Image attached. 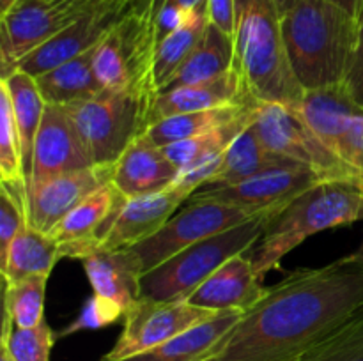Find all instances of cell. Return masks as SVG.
<instances>
[{"label":"cell","mask_w":363,"mask_h":361,"mask_svg":"<svg viewBox=\"0 0 363 361\" xmlns=\"http://www.w3.org/2000/svg\"><path fill=\"white\" fill-rule=\"evenodd\" d=\"M363 303V268L350 255L296 269L245 310L204 361H303Z\"/></svg>","instance_id":"obj_1"},{"label":"cell","mask_w":363,"mask_h":361,"mask_svg":"<svg viewBox=\"0 0 363 361\" xmlns=\"http://www.w3.org/2000/svg\"><path fill=\"white\" fill-rule=\"evenodd\" d=\"M287 59L298 84H344L358 39V21L332 0H298L282 16Z\"/></svg>","instance_id":"obj_2"},{"label":"cell","mask_w":363,"mask_h":361,"mask_svg":"<svg viewBox=\"0 0 363 361\" xmlns=\"http://www.w3.org/2000/svg\"><path fill=\"white\" fill-rule=\"evenodd\" d=\"M233 45V69L250 101L298 106L305 88L291 69L275 0H236Z\"/></svg>","instance_id":"obj_3"},{"label":"cell","mask_w":363,"mask_h":361,"mask_svg":"<svg viewBox=\"0 0 363 361\" xmlns=\"http://www.w3.org/2000/svg\"><path fill=\"white\" fill-rule=\"evenodd\" d=\"M363 219V184L357 180H319L268 218L250 260L259 278L277 269L286 255L307 237Z\"/></svg>","instance_id":"obj_4"},{"label":"cell","mask_w":363,"mask_h":361,"mask_svg":"<svg viewBox=\"0 0 363 361\" xmlns=\"http://www.w3.org/2000/svg\"><path fill=\"white\" fill-rule=\"evenodd\" d=\"M158 94L149 81L121 91L105 88L94 98L64 106L96 166H113L138 137L147 133Z\"/></svg>","instance_id":"obj_5"},{"label":"cell","mask_w":363,"mask_h":361,"mask_svg":"<svg viewBox=\"0 0 363 361\" xmlns=\"http://www.w3.org/2000/svg\"><path fill=\"white\" fill-rule=\"evenodd\" d=\"M273 214L257 216L229 230L206 237L170 257L140 278V297L155 301H186L229 258L250 251Z\"/></svg>","instance_id":"obj_6"},{"label":"cell","mask_w":363,"mask_h":361,"mask_svg":"<svg viewBox=\"0 0 363 361\" xmlns=\"http://www.w3.org/2000/svg\"><path fill=\"white\" fill-rule=\"evenodd\" d=\"M264 214L273 212H257L227 202L190 200L155 236L126 248V251L133 258L138 273L145 275L191 244Z\"/></svg>","instance_id":"obj_7"},{"label":"cell","mask_w":363,"mask_h":361,"mask_svg":"<svg viewBox=\"0 0 363 361\" xmlns=\"http://www.w3.org/2000/svg\"><path fill=\"white\" fill-rule=\"evenodd\" d=\"M106 0H18L2 14L0 67L7 76L28 53Z\"/></svg>","instance_id":"obj_8"},{"label":"cell","mask_w":363,"mask_h":361,"mask_svg":"<svg viewBox=\"0 0 363 361\" xmlns=\"http://www.w3.org/2000/svg\"><path fill=\"white\" fill-rule=\"evenodd\" d=\"M252 126L269 151L311 168L321 180L360 183L346 163L311 130L293 106L282 103H259Z\"/></svg>","instance_id":"obj_9"},{"label":"cell","mask_w":363,"mask_h":361,"mask_svg":"<svg viewBox=\"0 0 363 361\" xmlns=\"http://www.w3.org/2000/svg\"><path fill=\"white\" fill-rule=\"evenodd\" d=\"M218 314L220 311L195 306L188 301H155L140 297L126 311L123 331L101 361H119L145 353Z\"/></svg>","instance_id":"obj_10"},{"label":"cell","mask_w":363,"mask_h":361,"mask_svg":"<svg viewBox=\"0 0 363 361\" xmlns=\"http://www.w3.org/2000/svg\"><path fill=\"white\" fill-rule=\"evenodd\" d=\"M191 195L194 193L186 188L174 183V186L160 193L123 198L112 216L96 232L94 239L82 250L80 260L92 248L126 250L135 244L144 243L176 214L184 202L190 200Z\"/></svg>","instance_id":"obj_11"},{"label":"cell","mask_w":363,"mask_h":361,"mask_svg":"<svg viewBox=\"0 0 363 361\" xmlns=\"http://www.w3.org/2000/svg\"><path fill=\"white\" fill-rule=\"evenodd\" d=\"M311 168L301 165H287L266 170L247 180L229 186L201 188L190 200H216L241 205L257 212H277L286 207L293 198L319 183Z\"/></svg>","instance_id":"obj_12"},{"label":"cell","mask_w":363,"mask_h":361,"mask_svg":"<svg viewBox=\"0 0 363 361\" xmlns=\"http://www.w3.org/2000/svg\"><path fill=\"white\" fill-rule=\"evenodd\" d=\"M110 179L112 166H91L28 184L27 223L39 232L50 234L71 209Z\"/></svg>","instance_id":"obj_13"},{"label":"cell","mask_w":363,"mask_h":361,"mask_svg":"<svg viewBox=\"0 0 363 361\" xmlns=\"http://www.w3.org/2000/svg\"><path fill=\"white\" fill-rule=\"evenodd\" d=\"M91 166L96 165L92 163L67 110L60 105H46L32 152L28 184Z\"/></svg>","instance_id":"obj_14"},{"label":"cell","mask_w":363,"mask_h":361,"mask_svg":"<svg viewBox=\"0 0 363 361\" xmlns=\"http://www.w3.org/2000/svg\"><path fill=\"white\" fill-rule=\"evenodd\" d=\"M84 271L91 282L92 297L116 321L140 299V278L133 258L126 250L92 248L84 258Z\"/></svg>","instance_id":"obj_15"},{"label":"cell","mask_w":363,"mask_h":361,"mask_svg":"<svg viewBox=\"0 0 363 361\" xmlns=\"http://www.w3.org/2000/svg\"><path fill=\"white\" fill-rule=\"evenodd\" d=\"M179 172L163 147L142 134L113 163L110 183L123 198H137L169 190Z\"/></svg>","instance_id":"obj_16"},{"label":"cell","mask_w":363,"mask_h":361,"mask_svg":"<svg viewBox=\"0 0 363 361\" xmlns=\"http://www.w3.org/2000/svg\"><path fill=\"white\" fill-rule=\"evenodd\" d=\"M261 282L250 257H245V253L236 255L216 269L186 301L215 311H245L264 294L266 287H262Z\"/></svg>","instance_id":"obj_17"},{"label":"cell","mask_w":363,"mask_h":361,"mask_svg":"<svg viewBox=\"0 0 363 361\" xmlns=\"http://www.w3.org/2000/svg\"><path fill=\"white\" fill-rule=\"evenodd\" d=\"M255 103L247 98L240 76L234 69L190 85L167 88L156 96L151 108V124L179 113L199 112V110L222 108V106Z\"/></svg>","instance_id":"obj_18"},{"label":"cell","mask_w":363,"mask_h":361,"mask_svg":"<svg viewBox=\"0 0 363 361\" xmlns=\"http://www.w3.org/2000/svg\"><path fill=\"white\" fill-rule=\"evenodd\" d=\"M294 110L333 152L350 117L363 112L344 84L305 91Z\"/></svg>","instance_id":"obj_19"},{"label":"cell","mask_w":363,"mask_h":361,"mask_svg":"<svg viewBox=\"0 0 363 361\" xmlns=\"http://www.w3.org/2000/svg\"><path fill=\"white\" fill-rule=\"evenodd\" d=\"M241 314V310L220 311L209 321L167 340L162 345L119 361H204L236 324Z\"/></svg>","instance_id":"obj_20"},{"label":"cell","mask_w":363,"mask_h":361,"mask_svg":"<svg viewBox=\"0 0 363 361\" xmlns=\"http://www.w3.org/2000/svg\"><path fill=\"white\" fill-rule=\"evenodd\" d=\"M34 78L46 105L67 106L105 91L94 73V48Z\"/></svg>","instance_id":"obj_21"},{"label":"cell","mask_w":363,"mask_h":361,"mask_svg":"<svg viewBox=\"0 0 363 361\" xmlns=\"http://www.w3.org/2000/svg\"><path fill=\"white\" fill-rule=\"evenodd\" d=\"M60 260V244L50 234L25 225L18 232L6 255L0 258L4 285H13L28 276L48 275Z\"/></svg>","instance_id":"obj_22"},{"label":"cell","mask_w":363,"mask_h":361,"mask_svg":"<svg viewBox=\"0 0 363 361\" xmlns=\"http://www.w3.org/2000/svg\"><path fill=\"white\" fill-rule=\"evenodd\" d=\"M298 165V163L289 161L287 158L275 154L269 151L262 140L259 138L257 131L254 126H248L236 140L233 142L227 152L223 154L222 165L218 172L208 180V186H229V184H238L241 180H247L257 173L266 172V170L279 168V166ZM201 190V188H199Z\"/></svg>","instance_id":"obj_23"},{"label":"cell","mask_w":363,"mask_h":361,"mask_svg":"<svg viewBox=\"0 0 363 361\" xmlns=\"http://www.w3.org/2000/svg\"><path fill=\"white\" fill-rule=\"evenodd\" d=\"M0 85L9 94L11 108H13L18 133L21 138V147H23L25 176H27L28 184L32 170V152H34L35 137L41 126L46 103L39 92L35 78L21 69H14L7 76L0 78Z\"/></svg>","instance_id":"obj_24"},{"label":"cell","mask_w":363,"mask_h":361,"mask_svg":"<svg viewBox=\"0 0 363 361\" xmlns=\"http://www.w3.org/2000/svg\"><path fill=\"white\" fill-rule=\"evenodd\" d=\"M123 197L112 183L103 184L89 197H85L77 207L71 209L50 232L59 244L91 243L103 223L112 216Z\"/></svg>","instance_id":"obj_25"},{"label":"cell","mask_w":363,"mask_h":361,"mask_svg":"<svg viewBox=\"0 0 363 361\" xmlns=\"http://www.w3.org/2000/svg\"><path fill=\"white\" fill-rule=\"evenodd\" d=\"M233 35H229L209 21L199 45L195 46L190 57L184 60L183 66L177 69V73L169 81L167 88L211 80V78H216L233 69Z\"/></svg>","instance_id":"obj_26"},{"label":"cell","mask_w":363,"mask_h":361,"mask_svg":"<svg viewBox=\"0 0 363 361\" xmlns=\"http://www.w3.org/2000/svg\"><path fill=\"white\" fill-rule=\"evenodd\" d=\"M257 105L248 108L243 115L230 120V122L213 127V130L197 134L194 138H186V140L176 142V144L165 145L163 151L179 166V170L191 168V166H199L202 163L213 161V159L225 154L227 149L233 145V142L254 122L255 113H257Z\"/></svg>","instance_id":"obj_27"},{"label":"cell","mask_w":363,"mask_h":361,"mask_svg":"<svg viewBox=\"0 0 363 361\" xmlns=\"http://www.w3.org/2000/svg\"><path fill=\"white\" fill-rule=\"evenodd\" d=\"M208 23V6H206L204 0V2L199 4L197 7L190 11L186 21L179 28L170 32L165 39L158 42L155 64H152V78H155L158 92L165 91L169 81L177 73V69L190 57V53L194 52L195 46L199 45V41L204 35Z\"/></svg>","instance_id":"obj_28"},{"label":"cell","mask_w":363,"mask_h":361,"mask_svg":"<svg viewBox=\"0 0 363 361\" xmlns=\"http://www.w3.org/2000/svg\"><path fill=\"white\" fill-rule=\"evenodd\" d=\"M255 105L257 103H240V105L222 106V108L179 113V115L167 117V119L151 124L145 134L156 145L165 147V145L176 144V142L186 140V138H194L197 134L213 130V127L230 122V120L241 117L248 108Z\"/></svg>","instance_id":"obj_29"},{"label":"cell","mask_w":363,"mask_h":361,"mask_svg":"<svg viewBox=\"0 0 363 361\" xmlns=\"http://www.w3.org/2000/svg\"><path fill=\"white\" fill-rule=\"evenodd\" d=\"M0 180L2 188L27 211V176H25L23 147L16 120L11 108L9 94L0 85Z\"/></svg>","instance_id":"obj_30"},{"label":"cell","mask_w":363,"mask_h":361,"mask_svg":"<svg viewBox=\"0 0 363 361\" xmlns=\"http://www.w3.org/2000/svg\"><path fill=\"white\" fill-rule=\"evenodd\" d=\"M48 275H35L6 285L4 315L14 328H35L45 321V296Z\"/></svg>","instance_id":"obj_31"},{"label":"cell","mask_w":363,"mask_h":361,"mask_svg":"<svg viewBox=\"0 0 363 361\" xmlns=\"http://www.w3.org/2000/svg\"><path fill=\"white\" fill-rule=\"evenodd\" d=\"M57 333L45 321L35 328H14L4 315L0 347L9 353L13 361H50V353Z\"/></svg>","instance_id":"obj_32"},{"label":"cell","mask_w":363,"mask_h":361,"mask_svg":"<svg viewBox=\"0 0 363 361\" xmlns=\"http://www.w3.org/2000/svg\"><path fill=\"white\" fill-rule=\"evenodd\" d=\"M303 361H363V303Z\"/></svg>","instance_id":"obj_33"},{"label":"cell","mask_w":363,"mask_h":361,"mask_svg":"<svg viewBox=\"0 0 363 361\" xmlns=\"http://www.w3.org/2000/svg\"><path fill=\"white\" fill-rule=\"evenodd\" d=\"M335 154L363 184V112L350 117L335 145Z\"/></svg>","instance_id":"obj_34"},{"label":"cell","mask_w":363,"mask_h":361,"mask_svg":"<svg viewBox=\"0 0 363 361\" xmlns=\"http://www.w3.org/2000/svg\"><path fill=\"white\" fill-rule=\"evenodd\" d=\"M25 225H27L25 207L18 204L13 195L2 188V193H0V258L6 255L9 244Z\"/></svg>","instance_id":"obj_35"},{"label":"cell","mask_w":363,"mask_h":361,"mask_svg":"<svg viewBox=\"0 0 363 361\" xmlns=\"http://www.w3.org/2000/svg\"><path fill=\"white\" fill-rule=\"evenodd\" d=\"M347 92L351 98L357 101V105L363 108V11L362 16L358 20V39H357V48H354L353 60H351L350 73H347L346 81Z\"/></svg>","instance_id":"obj_36"},{"label":"cell","mask_w":363,"mask_h":361,"mask_svg":"<svg viewBox=\"0 0 363 361\" xmlns=\"http://www.w3.org/2000/svg\"><path fill=\"white\" fill-rule=\"evenodd\" d=\"M206 6H208L209 21L229 35H233L236 0H206Z\"/></svg>","instance_id":"obj_37"},{"label":"cell","mask_w":363,"mask_h":361,"mask_svg":"<svg viewBox=\"0 0 363 361\" xmlns=\"http://www.w3.org/2000/svg\"><path fill=\"white\" fill-rule=\"evenodd\" d=\"M339 7H342L346 13H350L354 20H360L362 11H363V0H332Z\"/></svg>","instance_id":"obj_38"},{"label":"cell","mask_w":363,"mask_h":361,"mask_svg":"<svg viewBox=\"0 0 363 361\" xmlns=\"http://www.w3.org/2000/svg\"><path fill=\"white\" fill-rule=\"evenodd\" d=\"M275 2H277V7H279L280 16H284V14H286L287 11H289L291 7L298 2V0H275Z\"/></svg>","instance_id":"obj_39"},{"label":"cell","mask_w":363,"mask_h":361,"mask_svg":"<svg viewBox=\"0 0 363 361\" xmlns=\"http://www.w3.org/2000/svg\"><path fill=\"white\" fill-rule=\"evenodd\" d=\"M350 257H351V260L357 262V264L360 265V268H363V243L360 244V248H358L357 251L350 253Z\"/></svg>","instance_id":"obj_40"},{"label":"cell","mask_w":363,"mask_h":361,"mask_svg":"<svg viewBox=\"0 0 363 361\" xmlns=\"http://www.w3.org/2000/svg\"><path fill=\"white\" fill-rule=\"evenodd\" d=\"M18 0H0V13H6V11H9L11 7L14 6V4H16Z\"/></svg>","instance_id":"obj_41"},{"label":"cell","mask_w":363,"mask_h":361,"mask_svg":"<svg viewBox=\"0 0 363 361\" xmlns=\"http://www.w3.org/2000/svg\"><path fill=\"white\" fill-rule=\"evenodd\" d=\"M0 361H13V360H11L9 353H7L4 347H0Z\"/></svg>","instance_id":"obj_42"}]
</instances>
